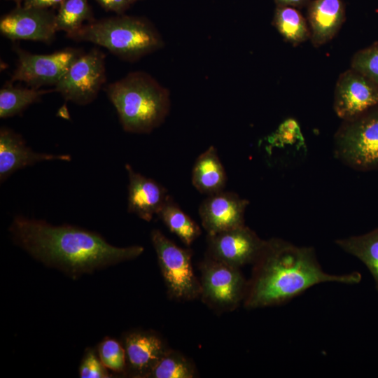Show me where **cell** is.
I'll list each match as a JSON object with an SVG mask.
<instances>
[{
    "label": "cell",
    "instance_id": "cell-2",
    "mask_svg": "<svg viewBox=\"0 0 378 378\" xmlns=\"http://www.w3.org/2000/svg\"><path fill=\"white\" fill-rule=\"evenodd\" d=\"M244 305L258 309L284 304L319 284H356L361 274L326 272L312 246H300L280 238H272L253 265Z\"/></svg>",
    "mask_w": 378,
    "mask_h": 378
},
{
    "label": "cell",
    "instance_id": "cell-18",
    "mask_svg": "<svg viewBox=\"0 0 378 378\" xmlns=\"http://www.w3.org/2000/svg\"><path fill=\"white\" fill-rule=\"evenodd\" d=\"M225 170L216 148L211 146L196 159L192 171V183L201 193L211 195L224 190Z\"/></svg>",
    "mask_w": 378,
    "mask_h": 378
},
{
    "label": "cell",
    "instance_id": "cell-24",
    "mask_svg": "<svg viewBox=\"0 0 378 378\" xmlns=\"http://www.w3.org/2000/svg\"><path fill=\"white\" fill-rule=\"evenodd\" d=\"M196 374L195 366L189 359L169 349L155 365L148 377L192 378Z\"/></svg>",
    "mask_w": 378,
    "mask_h": 378
},
{
    "label": "cell",
    "instance_id": "cell-7",
    "mask_svg": "<svg viewBox=\"0 0 378 378\" xmlns=\"http://www.w3.org/2000/svg\"><path fill=\"white\" fill-rule=\"evenodd\" d=\"M202 300L211 308L227 312L244 302L248 281L239 268L206 255L200 264Z\"/></svg>",
    "mask_w": 378,
    "mask_h": 378
},
{
    "label": "cell",
    "instance_id": "cell-29",
    "mask_svg": "<svg viewBox=\"0 0 378 378\" xmlns=\"http://www.w3.org/2000/svg\"><path fill=\"white\" fill-rule=\"evenodd\" d=\"M64 0H25L23 6L39 8L50 9V8H59Z\"/></svg>",
    "mask_w": 378,
    "mask_h": 378
},
{
    "label": "cell",
    "instance_id": "cell-8",
    "mask_svg": "<svg viewBox=\"0 0 378 378\" xmlns=\"http://www.w3.org/2000/svg\"><path fill=\"white\" fill-rule=\"evenodd\" d=\"M105 81V55L93 48L83 52L72 64L53 91L66 101L86 105L97 98Z\"/></svg>",
    "mask_w": 378,
    "mask_h": 378
},
{
    "label": "cell",
    "instance_id": "cell-22",
    "mask_svg": "<svg viewBox=\"0 0 378 378\" xmlns=\"http://www.w3.org/2000/svg\"><path fill=\"white\" fill-rule=\"evenodd\" d=\"M273 24L284 38L294 46L304 42L311 37L310 29L305 19L293 7L277 6Z\"/></svg>",
    "mask_w": 378,
    "mask_h": 378
},
{
    "label": "cell",
    "instance_id": "cell-4",
    "mask_svg": "<svg viewBox=\"0 0 378 378\" xmlns=\"http://www.w3.org/2000/svg\"><path fill=\"white\" fill-rule=\"evenodd\" d=\"M66 36L102 46L128 61L136 60L163 46L160 34L148 20L124 15L94 20Z\"/></svg>",
    "mask_w": 378,
    "mask_h": 378
},
{
    "label": "cell",
    "instance_id": "cell-10",
    "mask_svg": "<svg viewBox=\"0 0 378 378\" xmlns=\"http://www.w3.org/2000/svg\"><path fill=\"white\" fill-rule=\"evenodd\" d=\"M266 241L245 225L218 234H207L206 255L240 268L252 264L261 254Z\"/></svg>",
    "mask_w": 378,
    "mask_h": 378
},
{
    "label": "cell",
    "instance_id": "cell-13",
    "mask_svg": "<svg viewBox=\"0 0 378 378\" xmlns=\"http://www.w3.org/2000/svg\"><path fill=\"white\" fill-rule=\"evenodd\" d=\"M248 200L233 192L221 191L208 197L199 207L202 225L208 235L244 225Z\"/></svg>",
    "mask_w": 378,
    "mask_h": 378
},
{
    "label": "cell",
    "instance_id": "cell-15",
    "mask_svg": "<svg viewBox=\"0 0 378 378\" xmlns=\"http://www.w3.org/2000/svg\"><path fill=\"white\" fill-rule=\"evenodd\" d=\"M69 162L66 154L38 153L28 146L22 136L13 130H0V181L3 183L16 171L45 161Z\"/></svg>",
    "mask_w": 378,
    "mask_h": 378
},
{
    "label": "cell",
    "instance_id": "cell-5",
    "mask_svg": "<svg viewBox=\"0 0 378 378\" xmlns=\"http://www.w3.org/2000/svg\"><path fill=\"white\" fill-rule=\"evenodd\" d=\"M336 158L358 171L378 169V108L344 120L334 138Z\"/></svg>",
    "mask_w": 378,
    "mask_h": 378
},
{
    "label": "cell",
    "instance_id": "cell-32",
    "mask_svg": "<svg viewBox=\"0 0 378 378\" xmlns=\"http://www.w3.org/2000/svg\"><path fill=\"white\" fill-rule=\"evenodd\" d=\"M136 1H137V0H132V4H133L134 2H135Z\"/></svg>",
    "mask_w": 378,
    "mask_h": 378
},
{
    "label": "cell",
    "instance_id": "cell-14",
    "mask_svg": "<svg viewBox=\"0 0 378 378\" xmlns=\"http://www.w3.org/2000/svg\"><path fill=\"white\" fill-rule=\"evenodd\" d=\"M122 345L126 354L125 374L133 377H148L155 365L169 349L160 335L147 330L125 333Z\"/></svg>",
    "mask_w": 378,
    "mask_h": 378
},
{
    "label": "cell",
    "instance_id": "cell-26",
    "mask_svg": "<svg viewBox=\"0 0 378 378\" xmlns=\"http://www.w3.org/2000/svg\"><path fill=\"white\" fill-rule=\"evenodd\" d=\"M351 69L363 74L378 86V43L355 53L351 59Z\"/></svg>",
    "mask_w": 378,
    "mask_h": 378
},
{
    "label": "cell",
    "instance_id": "cell-9",
    "mask_svg": "<svg viewBox=\"0 0 378 378\" xmlns=\"http://www.w3.org/2000/svg\"><path fill=\"white\" fill-rule=\"evenodd\" d=\"M18 65L11 81H22L31 88L55 85L72 64L84 52L81 49L67 48L51 54H33L15 47Z\"/></svg>",
    "mask_w": 378,
    "mask_h": 378
},
{
    "label": "cell",
    "instance_id": "cell-3",
    "mask_svg": "<svg viewBox=\"0 0 378 378\" xmlns=\"http://www.w3.org/2000/svg\"><path fill=\"white\" fill-rule=\"evenodd\" d=\"M105 90L127 132L149 133L164 122L169 111V92L143 71L131 72Z\"/></svg>",
    "mask_w": 378,
    "mask_h": 378
},
{
    "label": "cell",
    "instance_id": "cell-11",
    "mask_svg": "<svg viewBox=\"0 0 378 378\" xmlns=\"http://www.w3.org/2000/svg\"><path fill=\"white\" fill-rule=\"evenodd\" d=\"M56 13L51 9L17 6L0 20V32L13 40L51 43L57 32Z\"/></svg>",
    "mask_w": 378,
    "mask_h": 378
},
{
    "label": "cell",
    "instance_id": "cell-28",
    "mask_svg": "<svg viewBox=\"0 0 378 378\" xmlns=\"http://www.w3.org/2000/svg\"><path fill=\"white\" fill-rule=\"evenodd\" d=\"M104 10L113 11L118 15H121L127 10L130 4H132V0H94Z\"/></svg>",
    "mask_w": 378,
    "mask_h": 378
},
{
    "label": "cell",
    "instance_id": "cell-6",
    "mask_svg": "<svg viewBox=\"0 0 378 378\" xmlns=\"http://www.w3.org/2000/svg\"><path fill=\"white\" fill-rule=\"evenodd\" d=\"M150 239L169 296L180 301L200 297V281L193 272L192 251L178 246L158 229L151 231Z\"/></svg>",
    "mask_w": 378,
    "mask_h": 378
},
{
    "label": "cell",
    "instance_id": "cell-20",
    "mask_svg": "<svg viewBox=\"0 0 378 378\" xmlns=\"http://www.w3.org/2000/svg\"><path fill=\"white\" fill-rule=\"evenodd\" d=\"M157 215L186 246H190L201 234L197 223L169 195Z\"/></svg>",
    "mask_w": 378,
    "mask_h": 378
},
{
    "label": "cell",
    "instance_id": "cell-27",
    "mask_svg": "<svg viewBox=\"0 0 378 378\" xmlns=\"http://www.w3.org/2000/svg\"><path fill=\"white\" fill-rule=\"evenodd\" d=\"M81 378H108L111 374L94 349H86L79 367Z\"/></svg>",
    "mask_w": 378,
    "mask_h": 378
},
{
    "label": "cell",
    "instance_id": "cell-1",
    "mask_svg": "<svg viewBox=\"0 0 378 378\" xmlns=\"http://www.w3.org/2000/svg\"><path fill=\"white\" fill-rule=\"evenodd\" d=\"M14 243L32 258L73 279L139 257L141 246L118 247L99 234L70 225H54L22 216L9 228Z\"/></svg>",
    "mask_w": 378,
    "mask_h": 378
},
{
    "label": "cell",
    "instance_id": "cell-30",
    "mask_svg": "<svg viewBox=\"0 0 378 378\" xmlns=\"http://www.w3.org/2000/svg\"><path fill=\"white\" fill-rule=\"evenodd\" d=\"M277 6L301 7L305 6L309 0H274Z\"/></svg>",
    "mask_w": 378,
    "mask_h": 378
},
{
    "label": "cell",
    "instance_id": "cell-17",
    "mask_svg": "<svg viewBox=\"0 0 378 378\" xmlns=\"http://www.w3.org/2000/svg\"><path fill=\"white\" fill-rule=\"evenodd\" d=\"M344 20L342 0H314L309 5L311 41L316 47L330 41Z\"/></svg>",
    "mask_w": 378,
    "mask_h": 378
},
{
    "label": "cell",
    "instance_id": "cell-12",
    "mask_svg": "<svg viewBox=\"0 0 378 378\" xmlns=\"http://www.w3.org/2000/svg\"><path fill=\"white\" fill-rule=\"evenodd\" d=\"M378 106V86L350 69L339 77L335 90L334 109L343 120L353 119Z\"/></svg>",
    "mask_w": 378,
    "mask_h": 378
},
{
    "label": "cell",
    "instance_id": "cell-31",
    "mask_svg": "<svg viewBox=\"0 0 378 378\" xmlns=\"http://www.w3.org/2000/svg\"><path fill=\"white\" fill-rule=\"evenodd\" d=\"M9 1H14L17 6H19V5H21V4L25 1V0H9Z\"/></svg>",
    "mask_w": 378,
    "mask_h": 378
},
{
    "label": "cell",
    "instance_id": "cell-21",
    "mask_svg": "<svg viewBox=\"0 0 378 378\" xmlns=\"http://www.w3.org/2000/svg\"><path fill=\"white\" fill-rule=\"evenodd\" d=\"M6 82L0 90V118H7L20 114L28 106L41 100V97L53 90L18 88Z\"/></svg>",
    "mask_w": 378,
    "mask_h": 378
},
{
    "label": "cell",
    "instance_id": "cell-25",
    "mask_svg": "<svg viewBox=\"0 0 378 378\" xmlns=\"http://www.w3.org/2000/svg\"><path fill=\"white\" fill-rule=\"evenodd\" d=\"M97 354L108 370L125 374L126 354L122 344L115 339L106 337L99 344Z\"/></svg>",
    "mask_w": 378,
    "mask_h": 378
},
{
    "label": "cell",
    "instance_id": "cell-16",
    "mask_svg": "<svg viewBox=\"0 0 378 378\" xmlns=\"http://www.w3.org/2000/svg\"><path fill=\"white\" fill-rule=\"evenodd\" d=\"M125 169L129 179L127 211L149 222L158 214L169 195L162 185L136 172L129 164H125Z\"/></svg>",
    "mask_w": 378,
    "mask_h": 378
},
{
    "label": "cell",
    "instance_id": "cell-19",
    "mask_svg": "<svg viewBox=\"0 0 378 378\" xmlns=\"http://www.w3.org/2000/svg\"><path fill=\"white\" fill-rule=\"evenodd\" d=\"M335 244L367 267L378 293V227L363 234L337 239Z\"/></svg>",
    "mask_w": 378,
    "mask_h": 378
},
{
    "label": "cell",
    "instance_id": "cell-23",
    "mask_svg": "<svg viewBox=\"0 0 378 378\" xmlns=\"http://www.w3.org/2000/svg\"><path fill=\"white\" fill-rule=\"evenodd\" d=\"M94 20L88 0H64L56 13L57 31L69 34Z\"/></svg>",
    "mask_w": 378,
    "mask_h": 378
}]
</instances>
